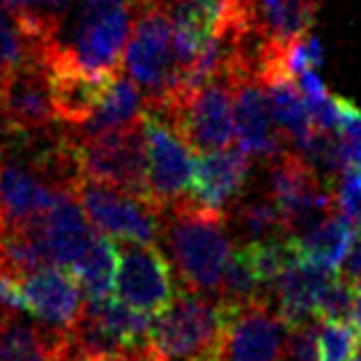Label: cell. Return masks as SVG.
I'll return each instance as SVG.
<instances>
[{
  "label": "cell",
  "mask_w": 361,
  "mask_h": 361,
  "mask_svg": "<svg viewBox=\"0 0 361 361\" xmlns=\"http://www.w3.org/2000/svg\"><path fill=\"white\" fill-rule=\"evenodd\" d=\"M143 136L147 149V180L154 205L166 212L171 205L191 196L196 157L169 120L143 113Z\"/></svg>",
  "instance_id": "obj_9"
},
{
  "label": "cell",
  "mask_w": 361,
  "mask_h": 361,
  "mask_svg": "<svg viewBox=\"0 0 361 361\" xmlns=\"http://www.w3.org/2000/svg\"><path fill=\"white\" fill-rule=\"evenodd\" d=\"M49 44L35 35L23 19L0 7V85L30 60L39 58Z\"/></svg>",
  "instance_id": "obj_23"
},
{
  "label": "cell",
  "mask_w": 361,
  "mask_h": 361,
  "mask_svg": "<svg viewBox=\"0 0 361 361\" xmlns=\"http://www.w3.org/2000/svg\"><path fill=\"white\" fill-rule=\"evenodd\" d=\"M173 0H140L136 25L127 44L129 78L145 97V109H157L178 92V65L173 49Z\"/></svg>",
  "instance_id": "obj_4"
},
{
  "label": "cell",
  "mask_w": 361,
  "mask_h": 361,
  "mask_svg": "<svg viewBox=\"0 0 361 361\" xmlns=\"http://www.w3.org/2000/svg\"><path fill=\"white\" fill-rule=\"evenodd\" d=\"M0 361H56L54 331L10 313L0 327Z\"/></svg>",
  "instance_id": "obj_25"
},
{
  "label": "cell",
  "mask_w": 361,
  "mask_h": 361,
  "mask_svg": "<svg viewBox=\"0 0 361 361\" xmlns=\"http://www.w3.org/2000/svg\"><path fill=\"white\" fill-rule=\"evenodd\" d=\"M140 0H81L67 42H54V54L97 81H113L131 39Z\"/></svg>",
  "instance_id": "obj_3"
},
{
  "label": "cell",
  "mask_w": 361,
  "mask_h": 361,
  "mask_svg": "<svg viewBox=\"0 0 361 361\" xmlns=\"http://www.w3.org/2000/svg\"><path fill=\"white\" fill-rule=\"evenodd\" d=\"M147 111L169 120L193 157L228 149L235 138V92L226 78L178 92Z\"/></svg>",
  "instance_id": "obj_5"
},
{
  "label": "cell",
  "mask_w": 361,
  "mask_h": 361,
  "mask_svg": "<svg viewBox=\"0 0 361 361\" xmlns=\"http://www.w3.org/2000/svg\"><path fill=\"white\" fill-rule=\"evenodd\" d=\"M161 233L178 269L180 288L219 297L226 265L233 255L228 212L207 209L189 196L166 209Z\"/></svg>",
  "instance_id": "obj_1"
},
{
  "label": "cell",
  "mask_w": 361,
  "mask_h": 361,
  "mask_svg": "<svg viewBox=\"0 0 361 361\" xmlns=\"http://www.w3.org/2000/svg\"><path fill=\"white\" fill-rule=\"evenodd\" d=\"M249 169V154L242 152L240 147L196 157L191 198L214 212H228L240 200Z\"/></svg>",
  "instance_id": "obj_16"
},
{
  "label": "cell",
  "mask_w": 361,
  "mask_h": 361,
  "mask_svg": "<svg viewBox=\"0 0 361 361\" xmlns=\"http://www.w3.org/2000/svg\"><path fill=\"white\" fill-rule=\"evenodd\" d=\"M352 322H355V327L361 331V295H357L355 311H352Z\"/></svg>",
  "instance_id": "obj_28"
},
{
  "label": "cell",
  "mask_w": 361,
  "mask_h": 361,
  "mask_svg": "<svg viewBox=\"0 0 361 361\" xmlns=\"http://www.w3.org/2000/svg\"><path fill=\"white\" fill-rule=\"evenodd\" d=\"M180 283H175L173 267L159 246L129 244L120 246V267L116 293L120 302L136 311L159 318L173 306Z\"/></svg>",
  "instance_id": "obj_11"
},
{
  "label": "cell",
  "mask_w": 361,
  "mask_h": 361,
  "mask_svg": "<svg viewBox=\"0 0 361 361\" xmlns=\"http://www.w3.org/2000/svg\"><path fill=\"white\" fill-rule=\"evenodd\" d=\"M0 231H3V228H0Z\"/></svg>",
  "instance_id": "obj_29"
},
{
  "label": "cell",
  "mask_w": 361,
  "mask_h": 361,
  "mask_svg": "<svg viewBox=\"0 0 361 361\" xmlns=\"http://www.w3.org/2000/svg\"><path fill=\"white\" fill-rule=\"evenodd\" d=\"M44 54L0 85V116L7 138H42L54 134L58 120Z\"/></svg>",
  "instance_id": "obj_10"
},
{
  "label": "cell",
  "mask_w": 361,
  "mask_h": 361,
  "mask_svg": "<svg viewBox=\"0 0 361 361\" xmlns=\"http://www.w3.org/2000/svg\"><path fill=\"white\" fill-rule=\"evenodd\" d=\"M81 295L83 290L69 269L49 267L19 279L21 311L51 331H67L81 318L85 306Z\"/></svg>",
  "instance_id": "obj_14"
},
{
  "label": "cell",
  "mask_w": 361,
  "mask_h": 361,
  "mask_svg": "<svg viewBox=\"0 0 361 361\" xmlns=\"http://www.w3.org/2000/svg\"><path fill=\"white\" fill-rule=\"evenodd\" d=\"M118 267H120L118 242L106 235H97L87 253L69 271L78 281L87 302H104V299L113 297Z\"/></svg>",
  "instance_id": "obj_20"
},
{
  "label": "cell",
  "mask_w": 361,
  "mask_h": 361,
  "mask_svg": "<svg viewBox=\"0 0 361 361\" xmlns=\"http://www.w3.org/2000/svg\"><path fill=\"white\" fill-rule=\"evenodd\" d=\"M359 228L352 226L348 219L329 216L313 226L304 235H295L299 244V253L308 262H315L329 271H336L345 262L348 253L357 242Z\"/></svg>",
  "instance_id": "obj_19"
},
{
  "label": "cell",
  "mask_w": 361,
  "mask_h": 361,
  "mask_svg": "<svg viewBox=\"0 0 361 361\" xmlns=\"http://www.w3.org/2000/svg\"><path fill=\"white\" fill-rule=\"evenodd\" d=\"M290 327L271 297L240 306L221 343V361H286Z\"/></svg>",
  "instance_id": "obj_12"
},
{
  "label": "cell",
  "mask_w": 361,
  "mask_h": 361,
  "mask_svg": "<svg viewBox=\"0 0 361 361\" xmlns=\"http://www.w3.org/2000/svg\"><path fill=\"white\" fill-rule=\"evenodd\" d=\"M361 352V331L355 322H320V361H355Z\"/></svg>",
  "instance_id": "obj_26"
},
{
  "label": "cell",
  "mask_w": 361,
  "mask_h": 361,
  "mask_svg": "<svg viewBox=\"0 0 361 361\" xmlns=\"http://www.w3.org/2000/svg\"><path fill=\"white\" fill-rule=\"evenodd\" d=\"M69 138H72L74 159L83 180L109 184V187H116L154 205L147 180V149L143 136V120L134 127L111 131V134Z\"/></svg>",
  "instance_id": "obj_6"
},
{
  "label": "cell",
  "mask_w": 361,
  "mask_h": 361,
  "mask_svg": "<svg viewBox=\"0 0 361 361\" xmlns=\"http://www.w3.org/2000/svg\"><path fill=\"white\" fill-rule=\"evenodd\" d=\"M267 196L276 202L293 235L297 231L308 233L329 219L336 207V196L320 184L315 166L293 149H286L269 161Z\"/></svg>",
  "instance_id": "obj_7"
},
{
  "label": "cell",
  "mask_w": 361,
  "mask_h": 361,
  "mask_svg": "<svg viewBox=\"0 0 361 361\" xmlns=\"http://www.w3.org/2000/svg\"><path fill=\"white\" fill-rule=\"evenodd\" d=\"M286 361H320V322L290 329Z\"/></svg>",
  "instance_id": "obj_27"
},
{
  "label": "cell",
  "mask_w": 361,
  "mask_h": 361,
  "mask_svg": "<svg viewBox=\"0 0 361 361\" xmlns=\"http://www.w3.org/2000/svg\"><path fill=\"white\" fill-rule=\"evenodd\" d=\"M265 90H267L274 125L279 127V131L283 134L288 143L297 145L299 149L315 129L302 90H297V85L290 76L271 78V81L265 83Z\"/></svg>",
  "instance_id": "obj_21"
},
{
  "label": "cell",
  "mask_w": 361,
  "mask_h": 361,
  "mask_svg": "<svg viewBox=\"0 0 361 361\" xmlns=\"http://www.w3.org/2000/svg\"><path fill=\"white\" fill-rule=\"evenodd\" d=\"M336 271H329L315 262L299 258L271 286L269 297L274 299L279 315L290 329L318 320V308L329 290Z\"/></svg>",
  "instance_id": "obj_17"
},
{
  "label": "cell",
  "mask_w": 361,
  "mask_h": 361,
  "mask_svg": "<svg viewBox=\"0 0 361 361\" xmlns=\"http://www.w3.org/2000/svg\"><path fill=\"white\" fill-rule=\"evenodd\" d=\"M30 228L37 235L49 267L58 269H72L97 237L76 198V189L60 193L47 216Z\"/></svg>",
  "instance_id": "obj_15"
},
{
  "label": "cell",
  "mask_w": 361,
  "mask_h": 361,
  "mask_svg": "<svg viewBox=\"0 0 361 361\" xmlns=\"http://www.w3.org/2000/svg\"><path fill=\"white\" fill-rule=\"evenodd\" d=\"M76 198L97 231L111 240L129 244H154L161 235V212L149 202L140 200L109 184L78 180Z\"/></svg>",
  "instance_id": "obj_8"
},
{
  "label": "cell",
  "mask_w": 361,
  "mask_h": 361,
  "mask_svg": "<svg viewBox=\"0 0 361 361\" xmlns=\"http://www.w3.org/2000/svg\"><path fill=\"white\" fill-rule=\"evenodd\" d=\"M228 224H231V231L235 228V233L244 237L246 242H258L279 235H293L288 231L286 219L276 207V202L267 193L237 200L228 209Z\"/></svg>",
  "instance_id": "obj_24"
},
{
  "label": "cell",
  "mask_w": 361,
  "mask_h": 361,
  "mask_svg": "<svg viewBox=\"0 0 361 361\" xmlns=\"http://www.w3.org/2000/svg\"><path fill=\"white\" fill-rule=\"evenodd\" d=\"M85 306L104 324V329L113 334L129 352L138 355V352H143L147 348L157 318L127 306L118 297H109L104 302H85Z\"/></svg>",
  "instance_id": "obj_22"
},
{
  "label": "cell",
  "mask_w": 361,
  "mask_h": 361,
  "mask_svg": "<svg viewBox=\"0 0 361 361\" xmlns=\"http://www.w3.org/2000/svg\"><path fill=\"white\" fill-rule=\"evenodd\" d=\"M143 113H145V97L140 92V87L129 76L120 74L111 83L109 92L99 102V106L92 111L90 120L83 127H78L74 136L76 138L102 136V134H111V131L134 127L143 120Z\"/></svg>",
  "instance_id": "obj_18"
},
{
  "label": "cell",
  "mask_w": 361,
  "mask_h": 361,
  "mask_svg": "<svg viewBox=\"0 0 361 361\" xmlns=\"http://www.w3.org/2000/svg\"><path fill=\"white\" fill-rule=\"evenodd\" d=\"M226 81L235 92V136L240 149L258 159H276L288 149V140L274 125L265 85L251 72H237Z\"/></svg>",
  "instance_id": "obj_13"
},
{
  "label": "cell",
  "mask_w": 361,
  "mask_h": 361,
  "mask_svg": "<svg viewBox=\"0 0 361 361\" xmlns=\"http://www.w3.org/2000/svg\"><path fill=\"white\" fill-rule=\"evenodd\" d=\"M240 306L221 297L178 290L173 306L157 318L143 361H198L221 352L228 324Z\"/></svg>",
  "instance_id": "obj_2"
}]
</instances>
